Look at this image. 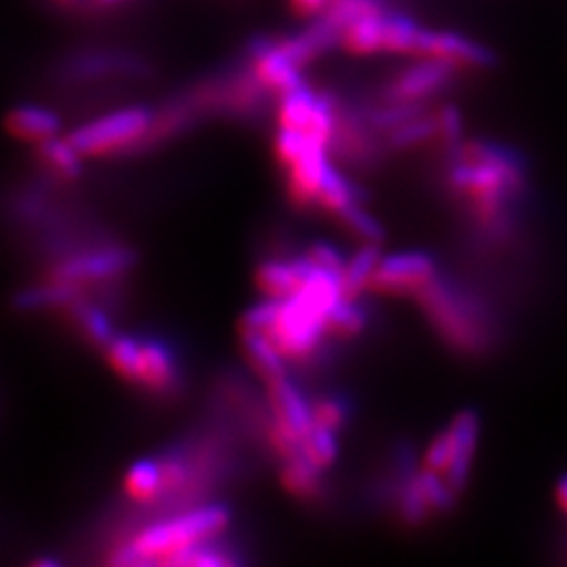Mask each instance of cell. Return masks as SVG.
<instances>
[{
    "label": "cell",
    "instance_id": "obj_1",
    "mask_svg": "<svg viewBox=\"0 0 567 567\" xmlns=\"http://www.w3.org/2000/svg\"><path fill=\"white\" fill-rule=\"evenodd\" d=\"M235 511L223 499H208L183 511L164 513L142 523L133 535L106 551V565L147 567L164 565L187 546L227 535Z\"/></svg>",
    "mask_w": 567,
    "mask_h": 567
},
{
    "label": "cell",
    "instance_id": "obj_2",
    "mask_svg": "<svg viewBox=\"0 0 567 567\" xmlns=\"http://www.w3.org/2000/svg\"><path fill=\"white\" fill-rule=\"evenodd\" d=\"M156 106L150 104H121L112 112L87 118L71 128L66 137L85 158H110V156H133L145 142Z\"/></svg>",
    "mask_w": 567,
    "mask_h": 567
},
{
    "label": "cell",
    "instance_id": "obj_3",
    "mask_svg": "<svg viewBox=\"0 0 567 567\" xmlns=\"http://www.w3.org/2000/svg\"><path fill=\"white\" fill-rule=\"evenodd\" d=\"M152 62L121 48H79L55 66V81L69 87H93L118 81L152 79Z\"/></svg>",
    "mask_w": 567,
    "mask_h": 567
},
{
    "label": "cell",
    "instance_id": "obj_4",
    "mask_svg": "<svg viewBox=\"0 0 567 567\" xmlns=\"http://www.w3.org/2000/svg\"><path fill=\"white\" fill-rule=\"evenodd\" d=\"M142 348H145V379H142L140 393L166 402L181 398L187 381L181 350L156 331L142 333Z\"/></svg>",
    "mask_w": 567,
    "mask_h": 567
},
{
    "label": "cell",
    "instance_id": "obj_5",
    "mask_svg": "<svg viewBox=\"0 0 567 567\" xmlns=\"http://www.w3.org/2000/svg\"><path fill=\"white\" fill-rule=\"evenodd\" d=\"M458 66L435 58H419L414 64L404 66L400 74L388 81L381 91L383 102H423L437 95L454 81Z\"/></svg>",
    "mask_w": 567,
    "mask_h": 567
},
{
    "label": "cell",
    "instance_id": "obj_6",
    "mask_svg": "<svg viewBox=\"0 0 567 567\" xmlns=\"http://www.w3.org/2000/svg\"><path fill=\"white\" fill-rule=\"evenodd\" d=\"M435 279V260L423 251H400L383 256L371 279V291L390 296L419 293L425 284Z\"/></svg>",
    "mask_w": 567,
    "mask_h": 567
},
{
    "label": "cell",
    "instance_id": "obj_7",
    "mask_svg": "<svg viewBox=\"0 0 567 567\" xmlns=\"http://www.w3.org/2000/svg\"><path fill=\"white\" fill-rule=\"evenodd\" d=\"M456 64L458 69H492L496 64L494 52L458 31L425 29L421 39V55Z\"/></svg>",
    "mask_w": 567,
    "mask_h": 567
},
{
    "label": "cell",
    "instance_id": "obj_8",
    "mask_svg": "<svg viewBox=\"0 0 567 567\" xmlns=\"http://www.w3.org/2000/svg\"><path fill=\"white\" fill-rule=\"evenodd\" d=\"M62 315L69 319V324L79 339L100 352L118 333L114 306L104 303V298L97 296L95 291L83 293Z\"/></svg>",
    "mask_w": 567,
    "mask_h": 567
},
{
    "label": "cell",
    "instance_id": "obj_9",
    "mask_svg": "<svg viewBox=\"0 0 567 567\" xmlns=\"http://www.w3.org/2000/svg\"><path fill=\"white\" fill-rule=\"evenodd\" d=\"M312 265L306 248L303 251H275L256 265V284L262 296L287 298L303 284Z\"/></svg>",
    "mask_w": 567,
    "mask_h": 567
},
{
    "label": "cell",
    "instance_id": "obj_10",
    "mask_svg": "<svg viewBox=\"0 0 567 567\" xmlns=\"http://www.w3.org/2000/svg\"><path fill=\"white\" fill-rule=\"evenodd\" d=\"M265 390H268V400H270L275 416L284 425H289L296 435L306 440V435L315 425V404H312V395L308 393V390L300 385L291 374L268 383L265 385Z\"/></svg>",
    "mask_w": 567,
    "mask_h": 567
},
{
    "label": "cell",
    "instance_id": "obj_11",
    "mask_svg": "<svg viewBox=\"0 0 567 567\" xmlns=\"http://www.w3.org/2000/svg\"><path fill=\"white\" fill-rule=\"evenodd\" d=\"M6 131L24 142V145H41V142L64 133V118L58 110L43 102H22L12 106L6 116Z\"/></svg>",
    "mask_w": 567,
    "mask_h": 567
},
{
    "label": "cell",
    "instance_id": "obj_12",
    "mask_svg": "<svg viewBox=\"0 0 567 567\" xmlns=\"http://www.w3.org/2000/svg\"><path fill=\"white\" fill-rule=\"evenodd\" d=\"M83 293H91L76 284L60 281L52 277H43L41 281H33L22 287L12 296V308L20 315H48V312H64L74 300Z\"/></svg>",
    "mask_w": 567,
    "mask_h": 567
},
{
    "label": "cell",
    "instance_id": "obj_13",
    "mask_svg": "<svg viewBox=\"0 0 567 567\" xmlns=\"http://www.w3.org/2000/svg\"><path fill=\"white\" fill-rule=\"evenodd\" d=\"M452 435V456L445 471V477L456 492H464L471 477V464L475 458L477 437H481V416L473 410H466L454 416L450 423Z\"/></svg>",
    "mask_w": 567,
    "mask_h": 567
},
{
    "label": "cell",
    "instance_id": "obj_14",
    "mask_svg": "<svg viewBox=\"0 0 567 567\" xmlns=\"http://www.w3.org/2000/svg\"><path fill=\"white\" fill-rule=\"evenodd\" d=\"M324 468L315 464L308 452H300L291 458H284L279 464V481L296 499L303 504H322L327 496V477Z\"/></svg>",
    "mask_w": 567,
    "mask_h": 567
},
{
    "label": "cell",
    "instance_id": "obj_15",
    "mask_svg": "<svg viewBox=\"0 0 567 567\" xmlns=\"http://www.w3.org/2000/svg\"><path fill=\"white\" fill-rule=\"evenodd\" d=\"M239 343L244 350V358L248 367L254 369V374L268 385L281 377L291 374V362L284 358V352L275 343L268 331H256V329H241L239 331Z\"/></svg>",
    "mask_w": 567,
    "mask_h": 567
},
{
    "label": "cell",
    "instance_id": "obj_16",
    "mask_svg": "<svg viewBox=\"0 0 567 567\" xmlns=\"http://www.w3.org/2000/svg\"><path fill=\"white\" fill-rule=\"evenodd\" d=\"M35 158H39L41 171L48 173L52 183L58 185H74L85 175L87 158L71 145V140L64 135L50 137L41 145L33 147Z\"/></svg>",
    "mask_w": 567,
    "mask_h": 567
},
{
    "label": "cell",
    "instance_id": "obj_17",
    "mask_svg": "<svg viewBox=\"0 0 567 567\" xmlns=\"http://www.w3.org/2000/svg\"><path fill=\"white\" fill-rule=\"evenodd\" d=\"M102 358L121 381L140 390L142 379H145V348H142L140 331L118 329V333L102 350Z\"/></svg>",
    "mask_w": 567,
    "mask_h": 567
},
{
    "label": "cell",
    "instance_id": "obj_18",
    "mask_svg": "<svg viewBox=\"0 0 567 567\" xmlns=\"http://www.w3.org/2000/svg\"><path fill=\"white\" fill-rule=\"evenodd\" d=\"M246 556L241 546L225 535L199 542L173 554L164 565L166 567H235L244 565Z\"/></svg>",
    "mask_w": 567,
    "mask_h": 567
},
{
    "label": "cell",
    "instance_id": "obj_19",
    "mask_svg": "<svg viewBox=\"0 0 567 567\" xmlns=\"http://www.w3.org/2000/svg\"><path fill=\"white\" fill-rule=\"evenodd\" d=\"M354 204H364V192L348 173L336 166L333 158H329L322 175V187H319V210L329 213L331 218H339Z\"/></svg>",
    "mask_w": 567,
    "mask_h": 567
},
{
    "label": "cell",
    "instance_id": "obj_20",
    "mask_svg": "<svg viewBox=\"0 0 567 567\" xmlns=\"http://www.w3.org/2000/svg\"><path fill=\"white\" fill-rule=\"evenodd\" d=\"M423 31L425 27H421L414 17L388 8L383 14V55L419 58Z\"/></svg>",
    "mask_w": 567,
    "mask_h": 567
},
{
    "label": "cell",
    "instance_id": "obj_21",
    "mask_svg": "<svg viewBox=\"0 0 567 567\" xmlns=\"http://www.w3.org/2000/svg\"><path fill=\"white\" fill-rule=\"evenodd\" d=\"M383 14L385 10L367 14L350 24L341 35V48L354 58L383 55Z\"/></svg>",
    "mask_w": 567,
    "mask_h": 567
},
{
    "label": "cell",
    "instance_id": "obj_22",
    "mask_svg": "<svg viewBox=\"0 0 567 567\" xmlns=\"http://www.w3.org/2000/svg\"><path fill=\"white\" fill-rule=\"evenodd\" d=\"M381 258H383V251H381V244L377 241H362L358 251L348 256L346 270H343V284H346L348 296H362L364 291H369L371 279H374Z\"/></svg>",
    "mask_w": 567,
    "mask_h": 567
},
{
    "label": "cell",
    "instance_id": "obj_23",
    "mask_svg": "<svg viewBox=\"0 0 567 567\" xmlns=\"http://www.w3.org/2000/svg\"><path fill=\"white\" fill-rule=\"evenodd\" d=\"M369 310L362 303V296H343L329 315L331 341H352L367 329Z\"/></svg>",
    "mask_w": 567,
    "mask_h": 567
},
{
    "label": "cell",
    "instance_id": "obj_24",
    "mask_svg": "<svg viewBox=\"0 0 567 567\" xmlns=\"http://www.w3.org/2000/svg\"><path fill=\"white\" fill-rule=\"evenodd\" d=\"M440 135V126H437V114L431 116V114H421L412 121L402 123V126L388 131L385 133V140H383V147L385 150H393V152H400V150H412L416 145H423V142H429L433 137Z\"/></svg>",
    "mask_w": 567,
    "mask_h": 567
},
{
    "label": "cell",
    "instance_id": "obj_25",
    "mask_svg": "<svg viewBox=\"0 0 567 567\" xmlns=\"http://www.w3.org/2000/svg\"><path fill=\"white\" fill-rule=\"evenodd\" d=\"M306 452L315 464L329 471L341 456V431L331 429V425L315 421L310 433L306 435Z\"/></svg>",
    "mask_w": 567,
    "mask_h": 567
},
{
    "label": "cell",
    "instance_id": "obj_26",
    "mask_svg": "<svg viewBox=\"0 0 567 567\" xmlns=\"http://www.w3.org/2000/svg\"><path fill=\"white\" fill-rule=\"evenodd\" d=\"M336 220H339V223L343 225L346 233L352 235L360 244H362V241H377V244H381L383 237H385L383 225L379 223V218H377L374 213H371L364 204L350 206V208H348L346 213H341V216L336 218Z\"/></svg>",
    "mask_w": 567,
    "mask_h": 567
},
{
    "label": "cell",
    "instance_id": "obj_27",
    "mask_svg": "<svg viewBox=\"0 0 567 567\" xmlns=\"http://www.w3.org/2000/svg\"><path fill=\"white\" fill-rule=\"evenodd\" d=\"M416 483L425 496V502L431 504L433 511H452L456 504V489L450 485V481L442 473L423 468L421 473H416Z\"/></svg>",
    "mask_w": 567,
    "mask_h": 567
},
{
    "label": "cell",
    "instance_id": "obj_28",
    "mask_svg": "<svg viewBox=\"0 0 567 567\" xmlns=\"http://www.w3.org/2000/svg\"><path fill=\"white\" fill-rule=\"evenodd\" d=\"M312 404H315V421H322L331 429L341 431L350 423L352 416V406L350 400L343 398L341 393H319L312 395Z\"/></svg>",
    "mask_w": 567,
    "mask_h": 567
},
{
    "label": "cell",
    "instance_id": "obj_29",
    "mask_svg": "<svg viewBox=\"0 0 567 567\" xmlns=\"http://www.w3.org/2000/svg\"><path fill=\"white\" fill-rule=\"evenodd\" d=\"M281 300L277 296H260L254 306H248L246 312L241 315L239 329H256V331H272L277 324V317L281 310Z\"/></svg>",
    "mask_w": 567,
    "mask_h": 567
},
{
    "label": "cell",
    "instance_id": "obj_30",
    "mask_svg": "<svg viewBox=\"0 0 567 567\" xmlns=\"http://www.w3.org/2000/svg\"><path fill=\"white\" fill-rule=\"evenodd\" d=\"M450 456H452V435H450V429H445L431 440L429 447H425L423 468H431V471H437L445 475Z\"/></svg>",
    "mask_w": 567,
    "mask_h": 567
},
{
    "label": "cell",
    "instance_id": "obj_31",
    "mask_svg": "<svg viewBox=\"0 0 567 567\" xmlns=\"http://www.w3.org/2000/svg\"><path fill=\"white\" fill-rule=\"evenodd\" d=\"M306 254L310 256V260H312L315 265H322V268L336 270V272H341V275H343V270H346L348 256H343L341 248L333 246L331 241L317 239V241H312V244L306 246Z\"/></svg>",
    "mask_w": 567,
    "mask_h": 567
},
{
    "label": "cell",
    "instance_id": "obj_32",
    "mask_svg": "<svg viewBox=\"0 0 567 567\" xmlns=\"http://www.w3.org/2000/svg\"><path fill=\"white\" fill-rule=\"evenodd\" d=\"M437 126H440V137L452 142L461 140V133H464V118H461V112L454 104H445L437 110Z\"/></svg>",
    "mask_w": 567,
    "mask_h": 567
},
{
    "label": "cell",
    "instance_id": "obj_33",
    "mask_svg": "<svg viewBox=\"0 0 567 567\" xmlns=\"http://www.w3.org/2000/svg\"><path fill=\"white\" fill-rule=\"evenodd\" d=\"M333 0H289V8L300 20H315L317 14H322Z\"/></svg>",
    "mask_w": 567,
    "mask_h": 567
},
{
    "label": "cell",
    "instance_id": "obj_34",
    "mask_svg": "<svg viewBox=\"0 0 567 567\" xmlns=\"http://www.w3.org/2000/svg\"><path fill=\"white\" fill-rule=\"evenodd\" d=\"M556 499H558L560 508L567 513V475L560 477V483H558V487H556Z\"/></svg>",
    "mask_w": 567,
    "mask_h": 567
}]
</instances>
